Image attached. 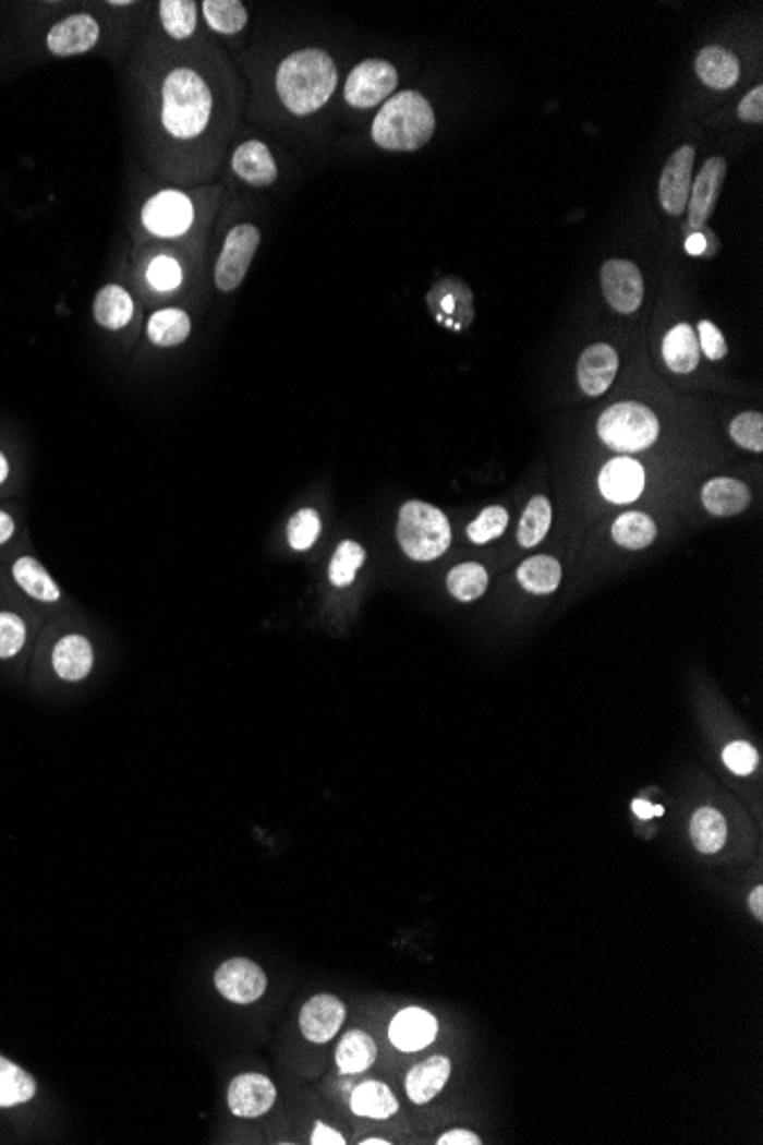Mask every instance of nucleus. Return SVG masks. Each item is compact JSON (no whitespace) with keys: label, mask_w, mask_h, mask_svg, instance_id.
<instances>
[{"label":"nucleus","mask_w":763,"mask_h":1145,"mask_svg":"<svg viewBox=\"0 0 763 1145\" xmlns=\"http://www.w3.org/2000/svg\"><path fill=\"white\" fill-rule=\"evenodd\" d=\"M339 83V71L323 49H302L279 64L277 92L286 110L293 114H314L329 99Z\"/></svg>","instance_id":"1"},{"label":"nucleus","mask_w":763,"mask_h":1145,"mask_svg":"<svg viewBox=\"0 0 763 1145\" xmlns=\"http://www.w3.org/2000/svg\"><path fill=\"white\" fill-rule=\"evenodd\" d=\"M213 117V92L199 71L177 67L160 85V122L177 140L202 135Z\"/></svg>","instance_id":"2"},{"label":"nucleus","mask_w":763,"mask_h":1145,"mask_svg":"<svg viewBox=\"0 0 763 1145\" xmlns=\"http://www.w3.org/2000/svg\"><path fill=\"white\" fill-rule=\"evenodd\" d=\"M435 126L431 101L421 92L404 89L379 108L373 119V140L387 152H416L433 140Z\"/></svg>","instance_id":"3"},{"label":"nucleus","mask_w":763,"mask_h":1145,"mask_svg":"<svg viewBox=\"0 0 763 1145\" xmlns=\"http://www.w3.org/2000/svg\"><path fill=\"white\" fill-rule=\"evenodd\" d=\"M396 533L402 552L421 563L444 556L450 546V523L446 515L425 501H408L400 508Z\"/></svg>","instance_id":"4"},{"label":"nucleus","mask_w":763,"mask_h":1145,"mask_svg":"<svg viewBox=\"0 0 763 1145\" xmlns=\"http://www.w3.org/2000/svg\"><path fill=\"white\" fill-rule=\"evenodd\" d=\"M658 419L642 402H617L608 408L597 423L600 439L619 453H638L650 448L658 439Z\"/></svg>","instance_id":"5"},{"label":"nucleus","mask_w":763,"mask_h":1145,"mask_svg":"<svg viewBox=\"0 0 763 1145\" xmlns=\"http://www.w3.org/2000/svg\"><path fill=\"white\" fill-rule=\"evenodd\" d=\"M398 87V69L387 60H364L356 64L346 81V101L352 108H373L389 101Z\"/></svg>","instance_id":"6"},{"label":"nucleus","mask_w":763,"mask_h":1145,"mask_svg":"<svg viewBox=\"0 0 763 1145\" xmlns=\"http://www.w3.org/2000/svg\"><path fill=\"white\" fill-rule=\"evenodd\" d=\"M261 243V231L254 225H235L227 238L216 264V286L222 293L235 291L245 281L252 258Z\"/></svg>","instance_id":"7"},{"label":"nucleus","mask_w":763,"mask_h":1145,"mask_svg":"<svg viewBox=\"0 0 763 1145\" xmlns=\"http://www.w3.org/2000/svg\"><path fill=\"white\" fill-rule=\"evenodd\" d=\"M213 986H216L218 995L235 1007H250L254 1001L266 995L268 990V976L250 959H229L225 961L216 974H213Z\"/></svg>","instance_id":"8"},{"label":"nucleus","mask_w":763,"mask_h":1145,"mask_svg":"<svg viewBox=\"0 0 763 1145\" xmlns=\"http://www.w3.org/2000/svg\"><path fill=\"white\" fill-rule=\"evenodd\" d=\"M195 222V206L179 190H160L142 208V225L158 238H179Z\"/></svg>","instance_id":"9"},{"label":"nucleus","mask_w":763,"mask_h":1145,"mask_svg":"<svg viewBox=\"0 0 763 1145\" xmlns=\"http://www.w3.org/2000/svg\"><path fill=\"white\" fill-rule=\"evenodd\" d=\"M602 291L617 314H633L645 298V281L633 261L610 258L602 268Z\"/></svg>","instance_id":"10"},{"label":"nucleus","mask_w":763,"mask_h":1145,"mask_svg":"<svg viewBox=\"0 0 763 1145\" xmlns=\"http://www.w3.org/2000/svg\"><path fill=\"white\" fill-rule=\"evenodd\" d=\"M348 1017V1007L337 995L320 992L304 1001L300 1009V1032L314 1045H327L337 1038Z\"/></svg>","instance_id":"11"},{"label":"nucleus","mask_w":763,"mask_h":1145,"mask_svg":"<svg viewBox=\"0 0 763 1145\" xmlns=\"http://www.w3.org/2000/svg\"><path fill=\"white\" fill-rule=\"evenodd\" d=\"M277 1102V1086L261 1072H243L227 1088V1107L231 1116L252 1120L266 1116Z\"/></svg>","instance_id":"12"},{"label":"nucleus","mask_w":763,"mask_h":1145,"mask_svg":"<svg viewBox=\"0 0 763 1145\" xmlns=\"http://www.w3.org/2000/svg\"><path fill=\"white\" fill-rule=\"evenodd\" d=\"M693 165H695V147L683 145L679 147L670 160L665 162L661 183H658V200L667 216H681L688 206L690 197V185H693Z\"/></svg>","instance_id":"13"},{"label":"nucleus","mask_w":763,"mask_h":1145,"mask_svg":"<svg viewBox=\"0 0 763 1145\" xmlns=\"http://www.w3.org/2000/svg\"><path fill=\"white\" fill-rule=\"evenodd\" d=\"M725 177H727V160L723 156H713L702 165V170L695 179V185H690V197L686 206L688 227L702 229L706 220L713 216Z\"/></svg>","instance_id":"14"},{"label":"nucleus","mask_w":763,"mask_h":1145,"mask_svg":"<svg viewBox=\"0 0 763 1145\" xmlns=\"http://www.w3.org/2000/svg\"><path fill=\"white\" fill-rule=\"evenodd\" d=\"M439 1034L437 1017L421 1007H408L389 1022V1040L400 1052H419L433 1045Z\"/></svg>","instance_id":"15"},{"label":"nucleus","mask_w":763,"mask_h":1145,"mask_svg":"<svg viewBox=\"0 0 763 1145\" xmlns=\"http://www.w3.org/2000/svg\"><path fill=\"white\" fill-rule=\"evenodd\" d=\"M99 35L101 28L92 14H71L51 28L49 37H46V46L58 58L81 56L97 46Z\"/></svg>","instance_id":"16"},{"label":"nucleus","mask_w":763,"mask_h":1145,"mask_svg":"<svg viewBox=\"0 0 763 1145\" xmlns=\"http://www.w3.org/2000/svg\"><path fill=\"white\" fill-rule=\"evenodd\" d=\"M600 490L610 504H631L645 490V469L631 458H615L600 473Z\"/></svg>","instance_id":"17"},{"label":"nucleus","mask_w":763,"mask_h":1145,"mask_svg":"<svg viewBox=\"0 0 763 1145\" xmlns=\"http://www.w3.org/2000/svg\"><path fill=\"white\" fill-rule=\"evenodd\" d=\"M619 369V357L613 346L594 343L583 350L579 360V385L588 396H602L610 389Z\"/></svg>","instance_id":"18"},{"label":"nucleus","mask_w":763,"mask_h":1145,"mask_svg":"<svg viewBox=\"0 0 763 1145\" xmlns=\"http://www.w3.org/2000/svg\"><path fill=\"white\" fill-rule=\"evenodd\" d=\"M233 172L252 188H268L277 181V162L261 140H247L233 152Z\"/></svg>","instance_id":"19"},{"label":"nucleus","mask_w":763,"mask_h":1145,"mask_svg":"<svg viewBox=\"0 0 763 1145\" xmlns=\"http://www.w3.org/2000/svg\"><path fill=\"white\" fill-rule=\"evenodd\" d=\"M450 1080V1061L441 1054H435L416 1063L408 1077H404V1093H408L414 1105H427L444 1090Z\"/></svg>","instance_id":"20"},{"label":"nucleus","mask_w":763,"mask_h":1145,"mask_svg":"<svg viewBox=\"0 0 763 1145\" xmlns=\"http://www.w3.org/2000/svg\"><path fill=\"white\" fill-rule=\"evenodd\" d=\"M695 71L706 87L723 92L738 83V76H741V62H738V58L729 49H725V46L711 44V46H704V49L698 53Z\"/></svg>","instance_id":"21"},{"label":"nucleus","mask_w":763,"mask_h":1145,"mask_svg":"<svg viewBox=\"0 0 763 1145\" xmlns=\"http://www.w3.org/2000/svg\"><path fill=\"white\" fill-rule=\"evenodd\" d=\"M400 1105L393 1090L377 1080L360 1082L350 1090V1111L368 1120H389L398 1113Z\"/></svg>","instance_id":"22"},{"label":"nucleus","mask_w":763,"mask_h":1145,"mask_svg":"<svg viewBox=\"0 0 763 1145\" xmlns=\"http://www.w3.org/2000/svg\"><path fill=\"white\" fill-rule=\"evenodd\" d=\"M92 665L94 650L85 636L69 634L58 640V646L53 648V667L60 679L81 682L92 673Z\"/></svg>","instance_id":"23"},{"label":"nucleus","mask_w":763,"mask_h":1145,"mask_svg":"<svg viewBox=\"0 0 763 1145\" xmlns=\"http://www.w3.org/2000/svg\"><path fill=\"white\" fill-rule=\"evenodd\" d=\"M334 1061H337L339 1072L346 1077L364 1075L377 1061V1042L362 1029H350L341 1036L337 1052H334Z\"/></svg>","instance_id":"24"},{"label":"nucleus","mask_w":763,"mask_h":1145,"mask_svg":"<svg viewBox=\"0 0 763 1145\" xmlns=\"http://www.w3.org/2000/svg\"><path fill=\"white\" fill-rule=\"evenodd\" d=\"M750 487L736 479H713L702 490V504L715 517L741 515L750 508Z\"/></svg>","instance_id":"25"},{"label":"nucleus","mask_w":763,"mask_h":1145,"mask_svg":"<svg viewBox=\"0 0 763 1145\" xmlns=\"http://www.w3.org/2000/svg\"><path fill=\"white\" fill-rule=\"evenodd\" d=\"M700 343L695 337V329L688 323L675 325L663 339V360L673 373L686 375L693 373L700 364Z\"/></svg>","instance_id":"26"},{"label":"nucleus","mask_w":763,"mask_h":1145,"mask_svg":"<svg viewBox=\"0 0 763 1145\" xmlns=\"http://www.w3.org/2000/svg\"><path fill=\"white\" fill-rule=\"evenodd\" d=\"M94 318L106 329H122L133 318V300L119 284H108L94 300Z\"/></svg>","instance_id":"27"},{"label":"nucleus","mask_w":763,"mask_h":1145,"mask_svg":"<svg viewBox=\"0 0 763 1145\" xmlns=\"http://www.w3.org/2000/svg\"><path fill=\"white\" fill-rule=\"evenodd\" d=\"M37 1095V1082L31 1072L0 1054V1109H12L31 1102Z\"/></svg>","instance_id":"28"},{"label":"nucleus","mask_w":763,"mask_h":1145,"mask_svg":"<svg viewBox=\"0 0 763 1145\" xmlns=\"http://www.w3.org/2000/svg\"><path fill=\"white\" fill-rule=\"evenodd\" d=\"M690 840L704 855L718 853L727 842L725 817L713 807H702L690 819Z\"/></svg>","instance_id":"29"},{"label":"nucleus","mask_w":763,"mask_h":1145,"mask_svg":"<svg viewBox=\"0 0 763 1145\" xmlns=\"http://www.w3.org/2000/svg\"><path fill=\"white\" fill-rule=\"evenodd\" d=\"M517 579L523 590L535 592V594H548L556 592L562 579L560 563L552 556H533L523 561L517 569Z\"/></svg>","instance_id":"30"},{"label":"nucleus","mask_w":763,"mask_h":1145,"mask_svg":"<svg viewBox=\"0 0 763 1145\" xmlns=\"http://www.w3.org/2000/svg\"><path fill=\"white\" fill-rule=\"evenodd\" d=\"M190 316L181 309H160L147 325V337L160 348L181 346L190 337Z\"/></svg>","instance_id":"31"},{"label":"nucleus","mask_w":763,"mask_h":1145,"mask_svg":"<svg viewBox=\"0 0 763 1145\" xmlns=\"http://www.w3.org/2000/svg\"><path fill=\"white\" fill-rule=\"evenodd\" d=\"M12 575H14V581L23 590H26L31 598H35L39 602H58L60 600L58 586L49 577V571H46L35 558H19L14 563Z\"/></svg>","instance_id":"32"},{"label":"nucleus","mask_w":763,"mask_h":1145,"mask_svg":"<svg viewBox=\"0 0 763 1145\" xmlns=\"http://www.w3.org/2000/svg\"><path fill=\"white\" fill-rule=\"evenodd\" d=\"M613 540L625 549H645L656 540V523L645 513H627L613 523Z\"/></svg>","instance_id":"33"},{"label":"nucleus","mask_w":763,"mask_h":1145,"mask_svg":"<svg viewBox=\"0 0 763 1145\" xmlns=\"http://www.w3.org/2000/svg\"><path fill=\"white\" fill-rule=\"evenodd\" d=\"M202 12L208 26L220 35H235L247 26V10L241 0H204Z\"/></svg>","instance_id":"34"},{"label":"nucleus","mask_w":763,"mask_h":1145,"mask_svg":"<svg viewBox=\"0 0 763 1145\" xmlns=\"http://www.w3.org/2000/svg\"><path fill=\"white\" fill-rule=\"evenodd\" d=\"M548 527H552V504L546 496H533L521 515L517 540L521 546L531 549L544 540Z\"/></svg>","instance_id":"35"},{"label":"nucleus","mask_w":763,"mask_h":1145,"mask_svg":"<svg viewBox=\"0 0 763 1145\" xmlns=\"http://www.w3.org/2000/svg\"><path fill=\"white\" fill-rule=\"evenodd\" d=\"M487 583V569L479 563H462L448 575V592L460 602H473L483 598Z\"/></svg>","instance_id":"36"},{"label":"nucleus","mask_w":763,"mask_h":1145,"mask_svg":"<svg viewBox=\"0 0 763 1145\" xmlns=\"http://www.w3.org/2000/svg\"><path fill=\"white\" fill-rule=\"evenodd\" d=\"M364 563H366L364 546L354 540H343L337 546V552H334V558L329 563V571H327L329 581L337 588H348Z\"/></svg>","instance_id":"37"},{"label":"nucleus","mask_w":763,"mask_h":1145,"mask_svg":"<svg viewBox=\"0 0 763 1145\" xmlns=\"http://www.w3.org/2000/svg\"><path fill=\"white\" fill-rule=\"evenodd\" d=\"M158 14L162 28L174 39H187L197 28V5L190 0H162Z\"/></svg>","instance_id":"38"},{"label":"nucleus","mask_w":763,"mask_h":1145,"mask_svg":"<svg viewBox=\"0 0 763 1145\" xmlns=\"http://www.w3.org/2000/svg\"><path fill=\"white\" fill-rule=\"evenodd\" d=\"M320 529V515L314 508H302L291 517L286 535H289V544L295 552H306V549L316 544Z\"/></svg>","instance_id":"39"},{"label":"nucleus","mask_w":763,"mask_h":1145,"mask_svg":"<svg viewBox=\"0 0 763 1145\" xmlns=\"http://www.w3.org/2000/svg\"><path fill=\"white\" fill-rule=\"evenodd\" d=\"M508 519L510 517H508V510L504 506H489V508H485L479 515V519H473L469 523L467 535L475 544L492 542V540L504 535V531L508 529Z\"/></svg>","instance_id":"40"},{"label":"nucleus","mask_w":763,"mask_h":1145,"mask_svg":"<svg viewBox=\"0 0 763 1145\" xmlns=\"http://www.w3.org/2000/svg\"><path fill=\"white\" fill-rule=\"evenodd\" d=\"M731 439L748 450H763V417L759 412H743L729 423Z\"/></svg>","instance_id":"41"},{"label":"nucleus","mask_w":763,"mask_h":1145,"mask_svg":"<svg viewBox=\"0 0 763 1145\" xmlns=\"http://www.w3.org/2000/svg\"><path fill=\"white\" fill-rule=\"evenodd\" d=\"M147 281L152 284V289L160 293H170L179 289L183 281L181 264L172 256H156L147 268Z\"/></svg>","instance_id":"42"},{"label":"nucleus","mask_w":763,"mask_h":1145,"mask_svg":"<svg viewBox=\"0 0 763 1145\" xmlns=\"http://www.w3.org/2000/svg\"><path fill=\"white\" fill-rule=\"evenodd\" d=\"M26 646V625L14 613H0V659L16 656Z\"/></svg>","instance_id":"43"},{"label":"nucleus","mask_w":763,"mask_h":1145,"mask_svg":"<svg viewBox=\"0 0 763 1145\" xmlns=\"http://www.w3.org/2000/svg\"><path fill=\"white\" fill-rule=\"evenodd\" d=\"M725 767L736 775H750L756 769V750L746 742H734L723 752Z\"/></svg>","instance_id":"44"},{"label":"nucleus","mask_w":763,"mask_h":1145,"mask_svg":"<svg viewBox=\"0 0 763 1145\" xmlns=\"http://www.w3.org/2000/svg\"><path fill=\"white\" fill-rule=\"evenodd\" d=\"M698 343H700V352H704L711 362L723 360V357L727 354V341L723 337V332L711 321H700Z\"/></svg>","instance_id":"45"},{"label":"nucleus","mask_w":763,"mask_h":1145,"mask_svg":"<svg viewBox=\"0 0 763 1145\" xmlns=\"http://www.w3.org/2000/svg\"><path fill=\"white\" fill-rule=\"evenodd\" d=\"M738 117L750 124L763 122V85H756L746 94V99L738 104Z\"/></svg>","instance_id":"46"},{"label":"nucleus","mask_w":763,"mask_h":1145,"mask_svg":"<svg viewBox=\"0 0 763 1145\" xmlns=\"http://www.w3.org/2000/svg\"><path fill=\"white\" fill-rule=\"evenodd\" d=\"M308 1143H312V1145H346L348 1141H346V1136L339 1130H334V1128H329L325 1123H316Z\"/></svg>","instance_id":"47"},{"label":"nucleus","mask_w":763,"mask_h":1145,"mask_svg":"<svg viewBox=\"0 0 763 1145\" xmlns=\"http://www.w3.org/2000/svg\"><path fill=\"white\" fill-rule=\"evenodd\" d=\"M481 1136L469 1130H450L437 1138V1145H481Z\"/></svg>","instance_id":"48"},{"label":"nucleus","mask_w":763,"mask_h":1145,"mask_svg":"<svg viewBox=\"0 0 763 1145\" xmlns=\"http://www.w3.org/2000/svg\"><path fill=\"white\" fill-rule=\"evenodd\" d=\"M633 812L640 817V819H654V817H661L663 815V807L661 805H652L647 800H633Z\"/></svg>","instance_id":"49"},{"label":"nucleus","mask_w":763,"mask_h":1145,"mask_svg":"<svg viewBox=\"0 0 763 1145\" xmlns=\"http://www.w3.org/2000/svg\"><path fill=\"white\" fill-rule=\"evenodd\" d=\"M12 533H14V519L8 513L0 510V544L8 542Z\"/></svg>","instance_id":"50"},{"label":"nucleus","mask_w":763,"mask_h":1145,"mask_svg":"<svg viewBox=\"0 0 763 1145\" xmlns=\"http://www.w3.org/2000/svg\"><path fill=\"white\" fill-rule=\"evenodd\" d=\"M750 911L756 919H763V888H754L750 894Z\"/></svg>","instance_id":"51"},{"label":"nucleus","mask_w":763,"mask_h":1145,"mask_svg":"<svg viewBox=\"0 0 763 1145\" xmlns=\"http://www.w3.org/2000/svg\"><path fill=\"white\" fill-rule=\"evenodd\" d=\"M362 1145H391L389 1138H382V1136H366L360 1141Z\"/></svg>","instance_id":"52"},{"label":"nucleus","mask_w":763,"mask_h":1145,"mask_svg":"<svg viewBox=\"0 0 763 1145\" xmlns=\"http://www.w3.org/2000/svg\"><path fill=\"white\" fill-rule=\"evenodd\" d=\"M8 473H10V465H8V460H5L3 453H0V483H5Z\"/></svg>","instance_id":"53"}]
</instances>
